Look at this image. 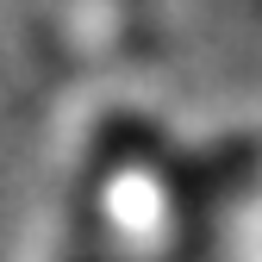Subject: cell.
<instances>
[{"instance_id":"obj_1","label":"cell","mask_w":262,"mask_h":262,"mask_svg":"<svg viewBox=\"0 0 262 262\" xmlns=\"http://www.w3.org/2000/svg\"><path fill=\"white\" fill-rule=\"evenodd\" d=\"M38 38L88 69H125L162 44L156 0H25Z\"/></svg>"},{"instance_id":"obj_2","label":"cell","mask_w":262,"mask_h":262,"mask_svg":"<svg viewBox=\"0 0 262 262\" xmlns=\"http://www.w3.org/2000/svg\"><path fill=\"white\" fill-rule=\"evenodd\" d=\"M19 262H106V237H100V212H94V187L88 175L62 156L56 187L31 225V237L19 250Z\"/></svg>"},{"instance_id":"obj_3","label":"cell","mask_w":262,"mask_h":262,"mask_svg":"<svg viewBox=\"0 0 262 262\" xmlns=\"http://www.w3.org/2000/svg\"><path fill=\"white\" fill-rule=\"evenodd\" d=\"M231 262H262V200H250L237 237H231Z\"/></svg>"}]
</instances>
